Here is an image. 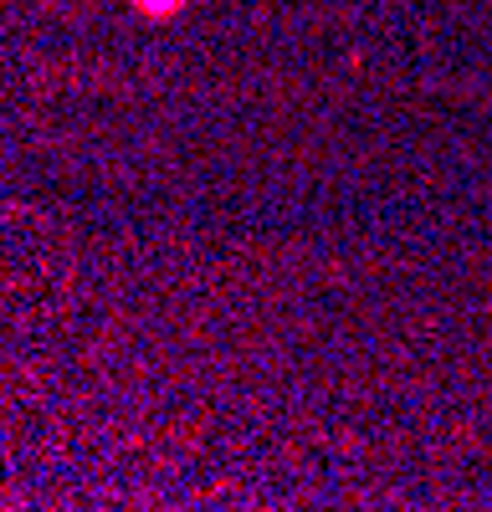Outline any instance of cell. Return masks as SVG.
<instances>
[{
	"mask_svg": "<svg viewBox=\"0 0 492 512\" xmlns=\"http://www.w3.org/2000/svg\"><path fill=\"white\" fill-rule=\"evenodd\" d=\"M134 6H139L144 16H154V21H170V16L185 6V0H134Z\"/></svg>",
	"mask_w": 492,
	"mask_h": 512,
	"instance_id": "6da1fadb",
	"label": "cell"
}]
</instances>
